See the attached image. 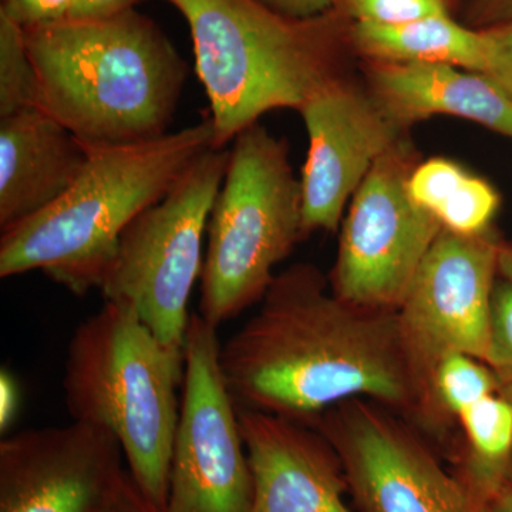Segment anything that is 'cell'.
<instances>
[{
	"mask_svg": "<svg viewBox=\"0 0 512 512\" xmlns=\"http://www.w3.org/2000/svg\"><path fill=\"white\" fill-rule=\"evenodd\" d=\"M466 18L468 26L473 29L493 28L512 22V0H471Z\"/></svg>",
	"mask_w": 512,
	"mask_h": 512,
	"instance_id": "obj_27",
	"label": "cell"
},
{
	"mask_svg": "<svg viewBox=\"0 0 512 512\" xmlns=\"http://www.w3.org/2000/svg\"><path fill=\"white\" fill-rule=\"evenodd\" d=\"M407 190L420 208L453 234L470 237L490 231L500 210V194L493 185L446 158L417 164Z\"/></svg>",
	"mask_w": 512,
	"mask_h": 512,
	"instance_id": "obj_19",
	"label": "cell"
},
{
	"mask_svg": "<svg viewBox=\"0 0 512 512\" xmlns=\"http://www.w3.org/2000/svg\"><path fill=\"white\" fill-rule=\"evenodd\" d=\"M485 363L497 382V394L512 404V284L497 282Z\"/></svg>",
	"mask_w": 512,
	"mask_h": 512,
	"instance_id": "obj_23",
	"label": "cell"
},
{
	"mask_svg": "<svg viewBox=\"0 0 512 512\" xmlns=\"http://www.w3.org/2000/svg\"><path fill=\"white\" fill-rule=\"evenodd\" d=\"M73 0H0V13L22 28L69 19Z\"/></svg>",
	"mask_w": 512,
	"mask_h": 512,
	"instance_id": "obj_25",
	"label": "cell"
},
{
	"mask_svg": "<svg viewBox=\"0 0 512 512\" xmlns=\"http://www.w3.org/2000/svg\"><path fill=\"white\" fill-rule=\"evenodd\" d=\"M93 512H167L141 491L128 470L121 474L107 497Z\"/></svg>",
	"mask_w": 512,
	"mask_h": 512,
	"instance_id": "obj_26",
	"label": "cell"
},
{
	"mask_svg": "<svg viewBox=\"0 0 512 512\" xmlns=\"http://www.w3.org/2000/svg\"><path fill=\"white\" fill-rule=\"evenodd\" d=\"M228 161L227 148L205 151L163 200L131 221L100 288L106 301L133 309L173 348L184 349L188 302L204 265L202 241Z\"/></svg>",
	"mask_w": 512,
	"mask_h": 512,
	"instance_id": "obj_7",
	"label": "cell"
},
{
	"mask_svg": "<svg viewBox=\"0 0 512 512\" xmlns=\"http://www.w3.org/2000/svg\"><path fill=\"white\" fill-rule=\"evenodd\" d=\"M210 148L214 128L205 119L146 143L90 150L66 194L2 231L0 276L42 271L76 295L100 289L131 221L163 200Z\"/></svg>",
	"mask_w": 512,
	"mask_h": 512,
	"instance_id": "obj_3",
	"label": "cell"
},
{
	"mask_svg": "<svg viewBox=\"0 0 512 512\" xmlns=\"http://www.w3.org/2000/svg\"><path fill=\"white\" fill-rule=\"evenodd\" d=\"M144 0H73L69 19L97 20L111 18L136 8Z\"/></svg>",
	"mask_w": 512,
	"mask_h": 512,
	"instance_id": "obj_29",
	"label": "cell"
},
{
	"mask_svg": "<svg viewBox=\"0 0 512 512\" xmlns=\"http://www.w3.org/2000/svg\"><path fill=\"white\" fill-rule=\"evenodd\" d=\"M498 271L501 278L512 284V244L501 245L500 258H498Z\"/></svg>",
	"mask_w": 512,
	"mask_h": 512,
	"instance_id": "obj_31",
	"label": "cell"
},
{
	"mask_svg": "<svg viewBox=\"0 0 512 512\" xmlns=\"http://www.w3.org/2000/svg\"><path fill=\"white\" fill-rule=\"evenodd\" d=\"M220 350L217 328L200 313H191L167 512L251 510V467L237 403L222 375Z\"/></svg>",
	"mask_w": 512,
	"mask_h": 512,
	"instance_id": "obj_10",
	"label": "cell"
},
{
	"mask_svg": "<svg viewBox=\"0 0 512 512\" xmlns=\"http://www.w3.org/2000/svg\"><path fill=\"white\" fill-rule=\"evenodd\" d=\"M495 393L497 382L487 363L468 355L448 356L431 383L434 430L457 423L464 410Z\"/></svg>",
	"mask_w": 512,
	"mask_h": 512,
	"instance_id": "obj_20",
	"label": "cell"
},
{
	"mask_svg": "<svg viewBox=\"0 0 512 512\" xmlns=\"http://www.w3.org/2000/svg\"><path fill=\"white\" fill-rule=\"evenodd\" d=\"M238 419L252 474L249 512H352L342 461L319 430L242 407Z\"/></svg>",
	"mask_w": 512,
	"mask_h": 512,
	"instance_id": "obj_14",
	"label": "cell"
},
{
	"mask_svg": "<svg viewBox=\"0 0 512 512\" xmlns=\"http://www.w3.org/2000/svg\"><path fill=\"white\" fill-rule=\"evenodd\" d=\"M416 165L413 148L400 140L353 195L330 275V288L343 301L397 312L443 231L407 190Z\"/></svg>",
	"mask_w": 512,
	"mask_h": 512,
	"instance_id": "obj_9",
	"label": "cell"
},
{
	"mask_svg": "<svg viewBox=\"0 0 512 512\" xmlns=\"http://www.w3.org/2000/svg\"><path fill=\"white\" fill-rule=\"evenodd\" d=\"M19 387L9 372L3 370L0 376V427L9 429L19 409Z\"/></svg>",
	"mask_w": 512,
	"mask_h": 512,
	"instance_id": "obj_30",
	"label": "cell"
},
{
	"mask_svg": "<svg viewBox=\"0 0 512 512\" xmlns=\"http://www.w3.org/2000/svg\"><path fill=\"white\" fill-rule=\"evenodd\" d=\"M110 431L72 421L0 441V512H93L124 473Z\"/></svg>",
	"mask_w": 512,
	"mask_h": 512,
	"instance_id": "obj_13",
	"label": "cell"
},
{
	"mask_svg": "<svg viewBox=\"0 0 512 512\" xmlns=\"http://www.w3.org/2000/svg\"><path fill=\"white\" fill-rule=\"evenodd\" d=\"M461 443L453 453V473L480 508L494 501L512 481V404L491 394L458 416Z\"/></svg>",
	"mask_w": 512,
	"mask_h": 512,
	"instance_id": "obj_18",
	"label": "cell"
},
{
	"mask_svg": "<svg viewBox=\"0 0 512 512\" xmlns=\"http://www.w3.org/2000/svg\"><path fill=\"white\" fill-rule=\"evenodd\" d=\"M454 2H456V0H454Z\"/></svg>",
	"mask_w": 512,
	"mask_h": 512,
	"instance_id": "obj_33",
	"label": "cell"
},
{
	"mask_svg": "<svg viewBox=\"0 0 512 512\" xmlns=\"http://www.w3.org/2000/svg\"><path fill=\"white\" fill-rule=\"evenodd\" d=\"M190 28L195 72L210 101L222 150L264 114L301 110L339 79L349 20L338 12L291 19L255 0H165Z\"/></svg>",
	"mask_w": 512,
	"mask_h": 512,
	"instance_id": "obj_4",
	"label": "cell"
},
{
	"mask_svg": "<svg viewBox=\"0 0 512 512\" xmlns=\"http://www.w3.org/2000/svg\"><path fill=\"white\" fill-rule=\"evenodd\" d=\"M481 30L485 40L483 74L512 103V22Z\"/></svg>",
	"mask_w": 512,
	"mask_h": 512,
	"instance_id": "obj_24",
	"label": "cell"
},
{
	"mask_svg": "<svg viewBox=\"0 0 512 512\" xmlns=\"http://www.w3.org/2000/svg\"><path fill=\"white\" fill-rule=\"evenodd\" d=\"M494 512H512V481L504 488L503 493L498 495L493 504Z\"/></svg>",
	"mask_w": 512,
	"mask_h": 512,
	"instance_id": "obj_32",
	"label": "cell"
},
{
	"mask_svg": "<svg viewBox=\"0 0 512 512\" xmlns=\"http://www.w3.org/2000/svg\"><path fill=\"white\" fill-rule=\"evenodd\" d=\"M501 245L494 228L470 237L443 229L397 309L419 397L417 420L426 429L434 430L431 383L437 366L453 355L485 362Z\"/></svg>",
	"mask_w": 512,
	"mask_h": 512,
	"instance_id": "obj_8",
	"label": "cell"
},
{
	"mask_svg": "<svg viewBox=\"0 0 512 512\" xmlns=\"http://www.w3.org/2000/svg\"><path fill=\"white\" fill-rule=\"evenodd\" d=\"M303 235L301 180L288 146L266 128L232 141L207 227L200 315L214 328L261 302L274 269Z\"/></svg>",
	"mask_w": 512,
	"mask_h": 512,
	"instance_id": "obj_6",
	"label": "cell"
},
{
	"mask_svg": "<svg viewBox=\"0 0 512 512\" xmlns=\"http://www.w3.org/2000/svg\"><path fill=\"white\" fill-rule=\"evenodd\" d=\"M184 349L165 345L123 303L104 302L70 339L64 403L74 421L110 431L128 473L167 511Z\"/></svg>",
	"mask_w": 512,
	"mask_h": 512,
	"instance_id": "obj_5",
	"label": "cell"
},
{
	"mask_svg": "<svg viewBox=\"0 0 512 512\" xmlns=\"http://www.w3.org/2000/svg\"><path fill=\"white\" fill-rule=\"evenodd\" d=\"M369 84L403 130L429 117L454 116L512 138V103L483 73L446 63L369 62Z\"/></svg>",
	"mask_w": 512,
	"mask_h": 512,
	"instance_id": "obj_16",
	"label": "cell"
},
{
	"mask_svg": "<svg viewBox=\"0 0 512 512\" xmlns=\"http://www.w3.org/2000/svg\"><path fill=\"white\" fill-rule=\"evenodd\" d=\"M89 157V148L39 107L0 119V229L59 200Z\"/></svg>",
	"mask_w": 512,
	"mask_h": 512,
	"instance_id": "obj_15",
	"label": "cell"
},
{
	"mask_svg": "<svg viewBox=\"0 0 512 512\" xmlns=\"http://www.w3.org/2000/svg\"><path fill=\"white\" fill-rule=\"evenodd\" d=\"M262 6L291 19H313L335 9L338 0H255Z\"/></svg>",
	"mask_w": 512,
	"mask_h": 512,
	"instance_id": "obj_28",
	"label": "cell"
},
{
	"mask_svg": "<svg viewBox=\"0 0 512 512\" xmlns=\"http://www.w3.org/2000/svg\"><path fill=\"white\" fill-rule=\"evenodd\" d=\"M256 315L221 345L220 365L242 409L311 424L353 399L419 414L397 312L360 308L316 266L276 275Z\"/></svg>",
	"mask_w": 512,
	"mask_h": 512,
	"instance_id": "obj_1",
	"label": "cell"
},
{
	"mask_svg": "<svg viewBox=\"0 0 512 512\" xmlns=\"http://www.w3.org/2000/svg\"><path fill=\"white\" fill-rule=\"evenodd\" d=\"M453 3L454 0H338L333 10L352 23L390 26L451 15Z\"/></svg>",
	"mask_w": 512,
	"mask_h": 512,
	"instance_id": "obj_22",
	"label": "cell"
},
{
	"mask_svg": "<svg viewBox=\"0 0 512 512\" xmlns=\"http://www.w3.org/2000/svg\"><path fill=\"white\" fill-rule=\"evenodd\" d=\"M309 137L302 170L303 235L336 231L346 207L377 161L402 140L403 128L369 90L333 80L299 110Z\"/></svg>",
	"mask_w": 512,
	"mask_h": 512,
	"instance_id": "obj_12",
	"label": "cell"
},
{
	"mask_svg": "<svg viewBox=\"0 0 512 512\" xmlns=\"http://www.w3.org/2000/svg\"><path fill=\"white\" fill-rule=\"evenodd\" d=\"M37 104V76L25 29L0 13V119L35 109Z\"/></svg>",
	"mask_w": 512,
	"mask_h": 512,
	"instance_id": "obj_21",
	"label": "cell"
},
{
	"mask_svg": "<svg viewBox=\"0 0 512 512\" xmlns=\"http://www.w3.org/2000/svg\"><path fill=\"white\" fill-rule=\"evenodd\" d=\"M23 29L36 70L37 107L89 150L168 134L188 67L153 19L131 9Z\"/></svg>",
	"mask_w": 512,
	"mask_h": 512,
	"instance_id": "obj_2",
	"label": "cell"
},
{
	"mask_svg": "<svg viewBox=\"0 0 512 512\" xmlns=\"http://www.w3.org/2000/svg\"><path fill=\"white\" fill-rule=\"evenodd\" d=\"M311 426L338 453L359 512H494L478 507L436 451L382 404L348 400Z\"/></svg>",
	"mask_w": 512,
	"mask_h": 512,
	"instance_id": "obj_11",
	"label": "cell"
},
{
	"mask_svg": "<svg viewBox=\"0 0 512 512\" xmlns=\"http://www.w3.org/2000/svg\"><path fill=\"white\" fill-rule=\"evenodd\" d=\"M350 47L369 62L446 63L483 73V30L461 25L451 15L431 16L402 25L350 22Z\"/></svg>",
	"mask_w": 512,
	"mask_h": 512,
	"instance_id": "obj_17",
	"label": "cell"
}]
</instances>
